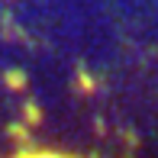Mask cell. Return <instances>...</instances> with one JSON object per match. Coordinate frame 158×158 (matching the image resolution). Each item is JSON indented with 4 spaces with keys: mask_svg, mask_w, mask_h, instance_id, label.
<instances>
[{
    "mask_svg": "<svg viewBox=\"0 0 158 158\" xmlns=\"http://www.w3.org/2000/svg\"><path fill=\"white\" fill-rule=\"evenodd\" d=\"M74 87L81 90L84 97H94V94H97V81L90 77V71L84 68V64H77V74H74Z\"/></svg>",
    "mask_w": 158,
    "mask_h": 158,
    "instance_id": "cell-1",
    "label": "cell"
},
{
    "mask_svg": "<svg viewBox=\"0 0 158 158\" xmlns=\"http://www.w3.org/2000/svg\"><path fill=\"white\" fill-rule=\"evenodd\" d=\"M23 123L29 126V129L42 126V106L35 103V100H26V103H23Z\"/></svg>",
    "mask_w": 158,
    "mask_h": 158,
    "instance_id": "cell-2",
    "label": "cell"
},
{
    "mask_svg": "<svg viewBox=\"0 0 158 158\" xmlns=\"http://www.w3.org/2000/svg\"><path fill=\"white\" fill-rule=\"evenodd\" d=\"M3 84H6L10 90H23L26 84H29V74H26L23 68H10V71L3 74Z\"/></svg>",
    "mask_w": 158,
    "mask_h": 158,
    "instance_id": "cell-3",
    "label": "cell"
},
{
    "mask_svg": "<svg viewBox=\"0 0 158 158\" xmlns=\"http://www.w3.org/2000/svg\"><path fill=\"white\" fill-rule=\"evenodd\" d=\"M6 135H10V139L13 142H16V145H32V142H29V126H10V129H6Z\"/></svg>",
    "mask_w": 158,
    "mask_h": 158,
    "instance_id": "cell-4",
    "label": "cell"
}]
</instances>
